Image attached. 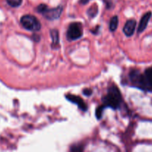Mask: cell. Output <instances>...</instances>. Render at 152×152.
I'll return each instance as SVG.
<instances>
[{
	"label": "cell",
	"instance_id": "cell-12",
	"mask_svg": "<svg viewBox=\"0 0 152 152\" xmlns=\"http://www.w3.org/2000/svg\"><path fill=\"white\" fill-rule=\"evenodd\" d=\"M6 1L10 6L13 7H19L22 4V0H6Z\"/></svg>",
	"mask_w": 152,
	"mask_h": 152
},
{
	"label": "cell",
	"instance_id": "cell-7",
	"mask_svg": "<svg viewBox=\"0 0 152 152\" xmlns=\"http://www.w3.org/2000/svg\"><path fill=\"white\" fill-rule=\"evenodd\" d=\"M151 17V12H147V13H145L143 15L141 20H140L138 31H137L139 34H140V33H142V31H145V29L146 27H147L148 24V22L149 20H150Z\"/></svg>",
	"mask_w": 152,
	"mask_h": 152
},
{
	"label": "cell",
	"instance_id": "cell-11",
	"mask_svg": "<svg viewBox=\"0 0 152 152\" xmlns=\"http://www.w3.org/2000/svg\"><path fill=\"white\" fill-rule=\"evenodd\" d=\"M87 13L89 14V16H90V17H94V16H95V15L98 13V7H97L96 4H93V5L91 6L90 7H89V9L87 11Z\"/></svg>",
	"mask_w": 152,
	"mask_h": 152
},
{
	"label": "cell",
	"instance_id": "cell-10",
	"mask_svg": "<svg viewBox=\"0 0 152 152\" xmlns=\"http://www.w3.org/2000/svg\"><path fill=\"white\" fill-rule=\"evenodd\" d=\"M119 24V19L117 16H114L111 18L110 22V30L111 31H115L118 27Z\"/></svg>",
	"mask_w": 152,
	"mask_h": 152
},
{
	"label": "cell",
	"instance_id": "cell-8",
	"mask_svg": "<svg viewBox=\"0 0 152 152\" xmlns=\"http://www.w3.org/2000/svg\"><path fill=\"white\" fill-rule=\"evenodd\" d=\"M143 75L145 83L146 90H152V68L146 69Z\"/></svg>",
	"mask_w": 152,
	"mask_h": 152
},
{
	"label": "cell",
	"instance_id": "cell-3",
	"mask_svg": "<svg viewBox=\"0 0 152 152\" xmlns=\"http://www.w3.org/2000/svg\"><path fill=\"white\" fill-rule=\"evenodd\" d=\"M21 24L24 28L31 31H38L41 28V24L37 17L32 15H25L20 19Z\"/></svg>",
	"mask_w": 152,
	"mask_h": 152
},
{
	"label": "cell",
	"instance_id": "cell-13",
	"mask_svg": "<svg viewBox=\"0 0 152 152\" xmlns=\"http://www.w3.org/2000/svg\"><path fill=\"white\" fill-rule=\"evenodd\" d=\"M106 107L104 105H101V106H99L98 108L96 109V111H95V115H96L97 119H101V117H102V114H103V111H104V108Z\"/></svg>",
	"mask_w": 152,
	"mask_h": 152
},
{
	"label": "cell",
	"instance_id": "cell-14",
	"mask_svg": "<svg viewBox=\"0 0 152 152\" xmlns=\"http://www.w3.org/2000/svg\"><path fill=\"white\" fill-rule=\"evenodd\" d=\"M83 94L86 95V96H90V95L92 94V90H91V89L86 88V89H83Z\"/></svg>",
	"mask_w": 152,
	"mask_h": 152
},
{
	"label": "cell",
	"instance_id": "cell-2",
	"mask_svg": "<svg viewBox=\"0 0 152 152\" xmlns=\"http://www.w3.org/2000/svg\"><path fill=\"white\" fill-rule=\"evenodd\" d=\"M37 10L38 13H42L43 16L49 20H55L61 16L63 11V7L61 5L55 8H49L46 4H40L37 7Z\"/></svg>",
	"mask_w": 152,
	"mask_h": 152
},
{
	"label": "cell",
	"instance_id": "cell-15",
	"mask_svg": "<svg viewBox=\"0 0 152 152\" xmlns=\"http://www.w3.org/2000/svg\"><path fill=\"white\" fill-rule=\"evenodd\" d=\"M104 3H105L106 4V7H107V8H110V7H112V4H113V1H112V0H104Z\"/></svg>",
	"mask_w": 152,
	"mask_h": 152
},
{
	"label": "cell",
	"instance_id": "cell-6",
	"mask_svg": "<svg viewBox=\"0 0 152 152\" xmlns=\"http://www.w3.org/2000/svg\"><path fill=\"white\" fill-rule=\"evenodd\" d=\"M136 25H137V22L134 19H130L127 21L125 26L123 28V32L127 37H131L134 34L135 31Z\"/></svg>",
	"mask_w": 152,
	"mask_h": 152
},
{
	"label": "cell",
	"instance_id": "cell-4",
	"mask_svg": "<svg viewBox=\"0 0 152 152\" xmlns=\"http://www.w3.org/2000/svg\"><path fill=\"white\" fill-rule=\"evenodd\" d=\"M83 35L82 26L78 22H73L70 24L67 31L66 37L68 40L73 41V40L78 39Z\"/></svg>",
	"mask_w": 152,
	"mask_h": 152
},
{
	"label": "cell",
	"instance_id": "cell-9",
	"mask_svg": "<svg viewBox=\"0 0 152 152\" xmlns=\"http://www.w3.org/2000/svg\"><path fill=\"white\" fill-rule=\"evenodd\" d=\"M51 37L52 39V45L53 46H56L59 44V33L56 29L51 30Z\"/></svg>",
	"mask_w": 152,
	"mask_h": 152
},
{
	"label": "cell",
	"instance_id": "cell-1",
	"mask_svg": "<svg viewBox=\"0 0 152 152\" xmlns=\"http://www.w3.org/2000/svg\"><path fill=\"white\" fill-rule=\"evenodd\" d=\"M121 101H122V96H121L120 91L116 86H113V87L111 86L109 88L107 94L103 98L104 106L106 108L110 107L113 109L119 108Z\"/></svg>",
	"mask_w": 152,
	"mask_h": 152
},
{
	"label": "cell",
	"instance_id": "cell-16",
	"mask_svg": "<svg viewBox=\"0 0 152 152\" xmlns=\"http://www.w3.org/2000/svg\"><path fill=\"white\" fill-rule=\"evenodd\" d=\"M89 0H80V3H81V4H86V3L89 2Z\"/></svg>",
	"mask_w": 152,
	"mask_h": 152
},
{
	"label": "cell",
	"instance_id": "cell-5",
	"mask_svg": "<svg viewBox=\"0 0 152 152\" xmlns=\"http://www.w3.org/2000/svg\"><path fill=\"white\" fill-rule=\"evenodd\" d=\"M66 98L69 101L72 102V103L76 104L81 111H86V110H87V106H86V103H85V102H83V99L80 97H79L78 96H75V95L73 94H67L66 95Z\"/></svg>",
	"mask_w": 152,
	"mask_h": 152
}]
</instances>
